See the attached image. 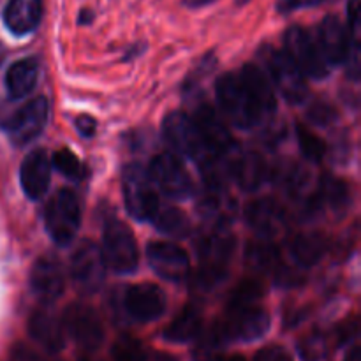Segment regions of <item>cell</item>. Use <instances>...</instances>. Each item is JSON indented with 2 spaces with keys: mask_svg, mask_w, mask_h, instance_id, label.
<instances>
[{
  "mask_svg": "<svg viewBox=\"0 0 361 361\" xmlns=\"http://www.w3.org/2000/svg\"><path fill=\"white\" fill-rule=\"evenodd\" d=\"M49 106L46 97L27 99L23 104L0 102V129L6 130L14 143H30L44 129Z\"/></svg>",
  "mask_w": 361,
  "mask_h": 361,
  "instance_id": "1",
  "label": "cell"
},
{
  "mask_svg": "<svg viewBox=\"0 0 361 361\" xmlns=\"http://www.w3.org/2000/svg\"><path fill=\"white\" fill-rule=\"evenodd\" d=\"M259 59L270 83L277 87V90L281 92L286 101L291 102V104H300V102L305 101L307 92H309L305 76L293 63V60L289 59L284 49L264 44L259 49Z\"/></svg>",
  "mask_w": 361,
  "mask_h": 361,
  "instance_id": "2",
  "label": "cell"
},
{
  "mask_svg": "<svg viewBox=\"0 0 361 361\" xmlns=\"http://www.w3.org/2000/svg\"><path fill=\"white\" fill-rule=\"evenodd\" d=\"M217 101L221 106V111L226 118L238 129H252L263 118V113L257 108L254 99L243 87L240 76L235 74H224L217 81Z\"/></svg>",
  "mask_w": 361,
  "mask_h": 361,
  "instance_id": "3",
  "label": "cell"
},
{
  "mask_svg": "<svg viewBox=\"0 0 361 361\" xmlns=\"http://www.w3.org/2000/svg\"><path fill=\"white\" fill-rule=\"evenodd\" d=\"M46 231L56 245H69L78 235L81 224L80 201L69 189L56 190L46 204Z\"/></svg>",
  "mask_w": 361,
  "mask_h": 361,
  "instance_id": "4",
  "label": "cell"
},
{
  "mask_svg": "<svg viewBox=\"0 0 361 361\" xmlns=\"http://www.w3.org/2000/svg\"><path fill=\"white\" fill-rule=\"evenodd\" d=\"M224 344L228 342H252L263 337L270 328V316L259 305L229 307L226 316L214 324Z\"/></svg>",
  "mask_w": 361,
  "mask_h": 361,
  "instance_id": "5",
  "label": "cell"
},
{
  "mask_svg": "<svg viewBox=\"0 0 361 361\" xmlns=\"http://www.w3.org/2000/svg\"><path fill=\"white\" fill-rule=\"evenodd\" d=\"M102 257L106 261V267L111 268L116 274H133L137 268L140 252H137L136 240L129 226L122 221L106 222L104 231H102Z\"/></svg>",
  "mask_w": 361,
  "mask_h": 361,
  "instance_id": "6",
  "label": "cell"
},
{
  "mask_svg": "<svg viewBox=\"0 0 361 361\" xmlns=\"http://www.w3.org/2000/svg\"><path fill=\"white\" fill-rule=\"evenodd\" d=\"M162 134L166 141L171 145L176 154L183 155L187 159H192L196 162H204L210 159L200 129L194 123L190 116L182 111H173L162 122Z\"/></svg>",
  "mask_w": 361,
  "mask_h": 361,
  "instance_id": "7",
  "label": "cell"
},
{
  "mask_svg": "<svg viewBox=\"0 0 361 361\" xmlns=\"http://www.w3.org/2000/svg\"><path fill=\"white\" fill-rule=\"evenodd\" d=\"M123 196L127 212L137 221H152L161 207L148 171L140 164L127 166L123 171Z\"/></svg>",
  "mask_w": 361,
  "mask_h": 361,
  "instance_id": "8",
  "label": "cell"
},
{
  "mask_svg": "<svg viewBox=\"0 0 361 361\" xmlns=\"http://www.w3.org/2000/svg\"><path fill=\"white\" fill-rule=\"evenodd\" d=\"M148 176L164 196L171 200H187L192 194L189 171L176 155L159 154L152 159Z\"/></svg>",
  "mask_w": 361,
  "mask_h": 361,
  "instance_id": "9",
  "label": "cell"
},
{
  "mask_svg": "<svg viewBox=\"0 0 361 361\" xmlns=\"http://www.w3.org/2000/svg\"><path fill=\"white\" fill-rule=\"evenodd\" d=\"M284 51L293 60L296 67L302 71L303 76L310 78H324L328 74V63L324 62L316 41L300 25H293L284 34Z\"/></svg>",
  "mask_w": 361,
  "mask_h": 361,
  "instance_id": "10",
  "label": "cell"
},
{
  "mask_svg": "<svg viewBox=\"0 0 361 361\" xmlns=\"http://www.w3.org/2000/svg\"><path fill=\"white\" fill-rule=\"evenodd\" d=\"M192 120L197 126V129H200L201 137H203L204 145H207V150L210 154V157L228 164L233 154L238 150V145L233 140L224 120L208 104L200 106L196 109V116Z\"/></svg>",
  "mask_w": 361,
  "mask_h": 361,
  "instance_id": "11",
  "label": "cell"
},
{
  "mask_svg": "<svg viewBox=\"0 0 361 361\" xmlns=\"http://www.w3.org/2000/svg\"><path fill=\"white\" fill-rule=\"evenodd\" d=\"M62 326L69 337L87 351H95L104 341L101 317L92 307L83 303H73L67 307L62 317Z\"/></svg>",
  "mask_w": 361,
  "mask_h": 361,
  "instance_id": "12",
  "label": "cell"
},
{
  "mask_svg": "<svg viewBox=\"0 0 361 361\" xmlns=\"http://www.w3.org/2000/svg\"><path fill=\"white\" fill-rule=\"evenodd\" d=\"M71 275L76 288L83 293H95L104 282L106 261L97 243L83 240L71 257Z\"/></svg>",
  "mask_w": 361,
  "mask_h": 361,
  "instance_id": "13",
  "label": "cell"
},
{
  "mask_svg": "<svg viewBox=\"0 0 361 361\" xmlns=\"http://www.w3.org/2000/svg\"><path fill=\"white\" fill-rule=\"evenodd\" d=\"M148 263L155 274L169 282H183L190 275V259L182 247L168 242H154L147 247Z\"/></svg>",
  "mask_w": 361,
  "mask_h": 361,
  "instance_id": "14",
  "label": "cell"
},
{
  "mask_svg": "<svg viewBox=\"0 0 361 361\" xmlns=\"http://www.w3.org/2000/svg\"><path fill=\"white\" fill-rule=\"evenodd\" d=\"M123 309L137 323H150L164 314L166 296L155 284L130 286L123 295Z\"/></svg>",
  "mask_w": 361,
  "mask_h": 361,
  "instance_id": "15",
  "label": "cell"
},
{
  "mask_svg": "<svg viewBox=\"0 0 361 361\" xmlns=\"http://www.w3.org/2000/svg\"><path fill=\"white\" fill-rule=\"evenodd\" d=\"M30 288L35 298L44 305H51L62 296L66 288L62 264L56 257L42 256L35 261L30 274Z\"/></svg>",
  "mask_w": 361,
  "mask_h": 361,
  "instance_id": "16",
  "label": "cell"
},
{
  "mask_svg": "<svg viewBox=\"0 0 361 361\" xmlns=\"http://www.w3.org/2000/svg\"><path fill=\"white\" fill-rule=\"evenodd\" d=\"M324 62L328 66H338L345 62L349 51V34L342 20L335 14H328L317 25V34L314 37Z\"/></svg>",
  "mask_w": 361,
  "mask_h": 361,
  "instance_id": "17",
  "label": "cell"
},
{
  "mask_svg": "<svg viewBox=\"0 0 361 361\" xmlns=\"http://www.w3.org/2000/svg\"><path fill=\"white\" fill-rule=\"evenodd\" d=\"M235 249V238L226 228V224H219L207 235H203L197 243V252H200L201 268H210V270L228 271V261Z\"/></svg>",
  "mask_w": 361,
  "mask_h": 361,
  "instance_id": "18",
  "label": "cell"
},
{
  "mask_svg": "<svg viewBox=\"0 0 361 361\" xmlns=\"http://www.w3.org/2000/svg\"><path fill=\"white\" fill-rule=\"evenodd\" d=\"M247 222L259 235V238L271 240L284 229L286 212L281 204L271 197L254 200L245 210Z\"/></svg>",
  "mask_w": 361,
  "mask_h": 361,
  "instance_id": "19",
  "label": "cell"
},
{
  "mask_svg": "<svg viewBox=\"0 0 361 361\" xmlns=\"http://www.w3.org/2000/svg\"><path fill=\"white\" fill-rule=\"evenodd\" d=\"M228 171L229 176L247 192L259 189L268 175L267 162L257 152H243L240 148L229 159Z\"/></svg>",
  "mask_w": 361,
  "mask_h": 361,
  "instance_id": "20",
  "label": "cell"
},
{
  "mask_svg": "<svg viewBox=\"0 0 361 361\" xmlns=\"http://www.w3.org/2000/svg\"><path fill=\"white\" fill-rule=\"evenodd\" d=\"M21 187L30 200H41L49 187L51 178V161L46 150H32L21 162Z\"/></svg>",
  "mask_w": 361,
  "mask_h": 361,
  "instance_id": "21",
  "label": "cell"
},
{
  "mask_svg": "<svg viewBox=\"0 0 361 361\" xmlns=\"http://www.w3.org/2000/svg\"><path fill=\"white\" fill-rule=\"evenodd\" d=\"M42 13V0H9L2 13L4 25L14 35L32 34L41 25Z\"/></svg>",
  "mask_w": 361,
  "mask_h": 361,
  "instance_id": "22",
  "label": "cell"
},
{
  "mask_svg": "<svg viewBox=\"0 0 361 361\" xmlns=\"http://www.w3.org/2000/svg\"><path fill=\"white\" fill-rule=\"evenodd\" d=\"M240 80H242L243 87L247 88V92L254 99V102H256L263 115H271L277 109V97H275L274 85L270 83L267 73L261 69V66H256V63L243 66L242 73H240Z\"/></svg>",
  "mask_w": 361,
  "mask_h": 361,
  "instance_id": "23",
  "label": "cell"
},
{
  "mask_svg": "<svg viewBox=\"0 0 361 361\" xmlns=\"http://www.w3.org/2000/svg\"><path fill=\"white\" fill-rule=\"evenodd\" d=\"M28 334L48 353H60L66 345L62 323L46 310H37L32 314L30 321H28Z\"/></svg>",
  "mask_w": 361,
  "mask_h": 361,
  "instance_id": "24",
  "label": "cell"
},
{
  "mask_svg": "<svg viewBox=\"0 0 361 361\" xmlns=\"http://www.w3.org/2000/svg\"><path fill=\"white\" fill-rule=\"evenodd\" d=\"M39 78V62L34 56L28 59H21L14 62L13 66L7 69L6 74V88L9 92L11 99L20 101V99L27 97L32 90H34L35 83Z\"/></svg>",
  "mask_w": 361,
  "mask_h": 361,
  "instance_id": "25",
  "label": "cell"
},
{
  "mask_svg": "<svg viewBox=\"0 0 361 361\" xmlns=\"http://www.w3.org/2000/svg\"><path fill=\"white\" fill-rule=\"evenodd\" d=\"M201 323H203V316L197 307H183L182 312L176 314L175 319L164 330V338L169 342H176V344L194 341L200 335Z\"/></svg>",
  "mask_w": 361,
  "mask_h": 361,
  "instance_id": "26",
  "label": "cell"
},
{
  "mask_svg": "<svg viewBox=\"0 0 361 361\" xmlns=\"http://www.w3.org/2000/svg\"><path fill=\"white\" fill-rule=\"evenodd\" d=\"M326 240L319 233H302L291 243V256L302 268H310L323 257Z\"/></svg>",
  "mask_w": 361,
  "mask_h": 361,
  "instance_id": "27",
  "label": "cell"
},
{
  "mask_svg": "<svg viewBox=\"0 0 361 361\" xmlns=\"http://www.w3.org/2000/svg\"><path fill=\"white\" fill-rule=\"evenodd\" d=\"M247 264L257 274H271L281 268V254L270 240L259 238L247 247Z\"/></svg>",
  "mask_w": 361,
  "mask_h": 361,
  "instance_id": "28",
  "label": "cell"
},
{
  "mask_svg": "<svg viewBox=\"0 0 361 361\" xmlns=\"http://www.w3.org/2000/svg\"><path fill=\"white\" fill-rule=\"evenodd\" d=\"M152 222L159 231L168 236H175V238H185L190 233L189 217L175 207H159V210L152 217Z\"/></svg>",
  "mask_w": 361,
  "mask_h": 361,
  "instance_id": "29",
  "label": "cell"
},
{
  "mask_svg": "<svg viewBox=\"0 0 361 361\" xmlns=\"http://www.w3.org/2000/svg\"><path fill=\"white\" fill-rule=\"evenodd\" d=\"M316 194L319 204L326 203L334 212H344L351 203L348 183L344 180L331 178V176H324Z\"/></svg>",
  "mask_w": 361,
  "mask_h": 361,
  "instance_id": "30",
  "label": "cell"
},
{
  "mask_svg": "<svg viewBox=\"0 0 361 361\" xmlns=\"http://www.w3.org/2000/svg\"><path fill=\"white\" fill-rule=\"evenodd\" d=\"M296 136H298V145L302 148L303 155L309 161L319 162L324 157V154H326V143L317 134H314L309 127L303 126V123H298L296 126Z\"/></svg>",
  "mask_w": 361,
  "mask_h": 361,
  "instance_id": "31",
  "label": "cell"
},
{
  "mask_svg": "<svg viewBox=\"0 0 361 361\" xmlns=\"http://www.w3.org/2000/svg\"><path fill=\"white\" fill-rule=\"evenodd\" d=\"M224 345V341L221 338L215 326H212L207 334L197 337V344L194 348V360L196 361H215L219 358V351Z\"/></svg>",
  "mask_w": 361,
  "mask_h": 361,
  "instance_id": "32",
  "label": "cell"
},
{
  "mask_svg": "<svg viewBox=\"0 0 361 361\" xmlns=\"http://www.w3.org/2000/svg\"><path fill=\"white\" fill-rule=\"evenodd\" d=\"M113 361H147V353L137 338L122 335L111 348Z\"/></svg>",
  "mask_w": 361,
  "mask_h": 361,
  "instance_id": "33",
  "label": "cell"
},
{
  "mask_svg": "<svg viewBox=\"0 0 361 361\" xmlns=\"http://www.w3.org/2000/svg\"><path fill=\"white\" fill-rule=\"evenodd\" d=\"M261 296H263V286H261V282L254 281V279H245L233 291L231 300H229V307L257 305Z\"/></svg>",
  "mask_w": 361,
  "mask_h": 361,
  "instance_id": "34",
  "label": "cell"
},
{
  "mask_svg": "<svg viewBox=\"0 0 361 361\" xmlns=\"http://www.w3.org/2000/svg\"><path fill=\"white\" fill-rule=\"evenodd\" d=\"M53 164H55V168L63 176H67L71 180H81L87 175V169H85L83 162L73 152L66 150V148H62V150H59L53 155Z\"/></svg>",
  "mask_w": 361,
  "mask_h": 361,
  "instance_id": "35",
  "label": "cell"
},
{
  "mask_svg": "<svg viewBox=\"0 0 361 361\" xmlns=\"http://www.w3.org/2000/svg\"><path fill=\"white\" fill-rule=\"evenodd\" d=\"M326 2H331V0H279V2L275 4V9L281 14H291L296 13V11L319 7Z\"/></svg>",
  "mask_w": 361,
  "mask_h": 361,
  "instance_id": "36",
  "label": "cell"
},
{
  "mask_svg": "<svg viewBox=\"0 0 361 361\" xmlns=\"http://www.w3.org/2000/svg\"><path fill=\"white\" fill-rule=\"evenodd\" d=\"M324 351H326L324 338L314 337V338H309V341L305 342V345H303V349H302V355H303V360L316 361V360L323 358Z\"/></svg>",
  "mask_w": 361,
  "mask_h": 361,
  "instance_id": "37",
  "label": "cell"
},
{
  "mask_svg": "<svg viewBox=\"0 0 361 361\" xmlns=\"http://www.w3.org/2000/svg\"><path fill=\"white\" fill-rule=\"evenodd\" d=\"M254 361H293V358L282 345H267L257 353Z\"/></svg>",
  "mask_w": 361,
  "mask_h": 361,
  "instance_id": "38",
  "label": "cell"
},
{
  "mask_svg": "<svg viewBox=\"0 0 361 361\" xmlns=\"http://www.w3.org/2000/svg\"><path fill=\"white\" fill-rule=\"evenodd\" d=\"M309 116L312 122L319 123V126H328V123L335 120V109L331 106L321 102V104H316L310 108Z\"/></svg>",
  "mask_w": 361,
  "mask_h": 361,
  "instance_id": "39",
  "label": "cell"
},
{
  "mask_svg": "<svg viewBox=\"0 0 361 361\" xmlns=\"http://www.w3.org/2000/svg\"><path fill=\"white\" fill-rule=\"evenodd\" d=\"M9 361H48L44 356H41L39 353H35L34 349H30L25 344H16L11 349Z\"/></svg>",
  "mask_w": 361,
  "mask_h": 361,
  "instance_id": "40",
  "label": "cell"
},
{
  "mask_svg": "<svg viewBox=\"0 0 361 361\" xmlns=\"http://www.w3.org/2000/svg\"><path fill=\"white\" fill-rule=\"evenodd\" d=\"M76 129H78V133L81 134V136L92 137L95 134V129H97V126H95V120L92 118V116L81 115L80 118L76 120Z\"/></svg>",
  "mask_w": 361,
  "mask_h": 361,
  "instance_id": "41",
  "label": "cell"
},
{
  "mask_svg": "<svg viewBox=\"0 0 361 361\" xmlns=\"http://www.w3.org/2000/svg\"><path fill=\"white\" fill-rule=\"evenodd\" d=\"M338 335H341V344H344L345 341L355 338L356 335H358V323H356V321H351V323L344 324V328H342Z\"/></svg>",
  "mask_w": 361,
  "mask_h": 361,
  "instance_id": "42",
  "label": "cell"
},
{
  "mask_svg": "<svg viewBox=\"0 0 361 361\" xmlns=\"http://www.w3.org/2000/svg\"><path fill=\"white\" fill-rule=\"evenodd\" d=\"M217 0H182V6L187 9H203V7L212 6Z\"/></svg>",
  "mask_w": 361,
  "mask_h": 361,
  "instance_id": "43",
  "label": "cell"
},
{
  "mask_svg": "<svg viewBox=\"0 0 361 361\" xmlns=\"http://www.w3.org/2000/svg\"><path fill=\"white\" fill-rule=\"evenodd\" d=\"M95 18V13L92 9H88V7H83V9L80 11V14H78V23L80 25H90L92 21H94Z\"/></svg>",
  "mask_w": 361,
  "mask_h": 361,
  "instance_id": "44",
  "label": "cell"
},
{
  "mask_svg": "<svg viewBox=\"0 0 361 361\" xmlns=\"http://www.w3.org/2000/svg\"><path fill=\"white\" fill-rule=\"evenodd\" d=\"M344 361H361V349L358 345H355V348L348 353V356H345Z\"/></svg>",
  "mask_w": 361,
  "mask_h": 361,
  "instance_id": "45",
  "label": "cell"
},
{
  "mask_svg": "<svg viewBox=\"0 0 361 361\" xmlns=\"http://www.w3.org/2000/svg\"><path fill=\"white\" fill-rule=\"evenodd\" d=\"M215 361H247L245 358H243V356H228V358H217Z\"/></svg>",
  "mask_w": 361,
  "mask_h": 361,
  "instance_id": "46",
  "label": "cell"
},
{
  "mask_svg": "<svg viewBox=\"0 0 361 361\" xmlns=\"http://www.w3.org/2000/svg\"><path fill=\"white\" fill-rule=\"evenodd\" d=\"M152 361H175L171 356H166V355H155V358H152Z\"/></svg>",
  "mask_w": 361,
  "mask_h": 361,
  "instance_id": "47",
  "label": "cell"
},
{
  "mask_svg": "<svg viewBox=\"0 0 361 361\" xmlns=\"http://www.w3.org/2000/svg\"><path fill=\"white\" fill-rule=\"evenodd\" d=\"M4 59H6V46H4L2 42H0V63H2Z\"/></svg>",
  "mask_w": 361,
  "mask_h": 361,
  "instance_id": "48",
  "label": "cell"
},
{
  "mask_svg": "<svg viewBox=\"0 0 361 361\" xmlns=\"http://www.w3.org/2000/svg\"><path fill=\"white\" fill-rule=\"evenodd\" d=\"M250 2V0H235V4H236V6H240V7H242V6H245V4H249Z\"/></svg>",
  "mask_w": 361,
  "mask_h": 361,
  "instance_id": "49",
  "label": "cell"
},
{
  "mask_svg": "<svg viewBox=\"0 0 361 361\" xmlns=\"http://www.w3.org/2000/svg\"><path fill=\"white\" fill-rule=\"evenodd\" d=\"M83 361H88V360H83Z\"/></svg>",
  "mask_w": 361,
  "mask_h": 361,
  "instance_id": "50",
  "label": "cell"
}]
</instances>
